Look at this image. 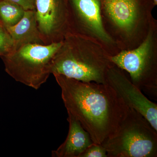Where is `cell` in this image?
Masks as SVG:
<instances>
[{"label":"cell","mask_w":157,"mask_h":157,"mask_svg":"<svg viewBox=\"0 0 157 157\" xmlns=\"http://www.w3.org/2000/svg\"><path fill=\"white\" fill-rule=\"evenodd\" d=\"M153 1L154 2L155 6H156L157 5V0H153Z\"/></svg>","instance_id":"cell-16"},{"label":"cell","mask_w":157,"mask_h":157,"mask_svg":"<svg viewBox=\"0 0 157 157\" xmlns=\"http://www.w3.org/2000/svg\"><path fill=\"white\" fill-rule=\"evenodd\" d=\"M68 1H35L37 25L45 45L61 42L71 32Z\"/></svg>","instance_id":"cell-8"},{"label":"cell","mask_w":157,"mask_h":157,"mask_svg":"<svg viewBox=\"0 0 157 157\" xmlns=\"http://www.w3.org/2000/svg\"><path fill=\"white\" fill-rule=\"evenodd\" d=\"M68 113L101 144L117 130L129 108L108 84L83 82L54 74Z\"/></svg>","instance_id":"cell-1"},{"label":"cell","mask_w":157,"mask_h":157,"mask_svg":"<svg viewBox=\"0 0 157 157\" xmlns=\"http://www.w3.org/2000/svg\"><path fill=\"white\" fill-rule=\"evenodd\" d=\"M14 50L13 39L6 27L0 22V56L7 55Z\"/></svg>","instance_id":"cell-13"},{"label":"cell","mask_w":157,"mask_h":157,"mask_svg":"<svg viewBox=\"0 0 157 157\" xmlns=\"http://www.w3.org/2000/svg\"><path fill=\"white\" fill-rule=\"evenodd\" d=\"M68 113V135L64 142L52 152L53 157H80L94 142L88 133L73 115Z\"/></svg>","instance_id":"cell-10"},{"label":"cell","mask_w":157,"mask_h":157,"mask_svg":"<svg viewBox=\"0 0 157 157\" xmlns=\"http://www.w3.org/2000/svg\"><path fill=\"white\" fill-rule=\"evenodd\" d=\"M62 42L26 44L2 57L6 73L16 81L39 89L52 74V60Z\"/></svg>","instance_id":"cell-5"},{"label":"cell","mask_w":157,"mask_h":157,"mask_svg":"<svg viewBox=\"0 0 157 157\" xmlns=\"http://www.w3.org/2000/svg\"><path fill=\"white\" fill-rule=\"evenodd\" d=\"M6 28L13 39L14 50L26 44L45 45L38 29L35 10L25 11L19 22Z\"/></svg>","instance_id":"cell-11"},{"label":"cell","mask_w":157,"mask_h":157,"mask_svg":"<svg viewBox=\"0 0 157 157\" xmlns=\"http://www.w3.org/2000/svg\"><path fill=\"white\" fill-rule=\"evenodd\" d=\"M108 157H157V132L129 108L116 132L101 144Z\"/></svg>","instance_id":"cell-4"},{"label":"cell","mask_w":157,"mask_h":157,"mask_svg":"<svg viewBox=\"0 0 157 157\" xmlns=\"http://www.w3.org/2000/svg\"><path fill=\"white\" fill-rule=\"evenodd\" d=\"M80 157H108L107 151L101 144L93 143L80 156Z\"/></svg>","instance_id":"cell-14"},{"label":"cell","mask_w":157,"mask_h":157,"mask_svg":"<svg viewBox=\"0 0 157 157\" xmlns=\"http://www.w3.org/2000/svg\"><path fill=\"white\" fill-rule=\"evenodd\" d=\"M112 56L95 39L70 32L54 57L52 74L83 82L107 84Z\"/></svg>","instance_id":"cell-2"},{"label":"cell","mask_w":157,"mask_h":157,"mask_svg":"<svg viewBox=\"0 0 157 157\" xmlns=\"http://www.w3.org/2000/svg\"><path fill=\"white\" fill-rule=\"evenodd\" d=\"M25 10L9 0H0V22L6 27L12 26L19 22Z\"/></svg>","instance_id":"cell-12"},{"label":"cell","mask_w":157,"mask_h":157,"mask_svg":"<svg viewBox=\"0 0 157 157\" xmlns=\"http://www.w3.org/2000/svg\"><path fill=\"white\" fill-rule=\"evenodd\" d=\"M152 5L145 0H101L104 27L121 50L134 49L146 38L155 19Z\"/></svg>","instance_id":"cell-3"},{"label":"cell","mask_w":157,"mask_h":157,"mask_svg":"<svg viewBox=\"0 0 157 157\" xmlns=\"http://www.w3.org/2000/svg\"><path fill=\"white\" fill-rule=\"evenodd\" d=\"M13 2L25 11L27 10H35V1L36 0H9Z\"/></svg>","instance_id":"cell-15"},{"label":"cell","mask_w":157,"mask_h":157,"mask_svg":"<svg viewBox=\"0 0 157 157\" xmlns=\"http://www.w3.org/2000/svg\"><path fill=\"white\" fill-rule=\"evenodd\" d=\"M71 32L95 39L112 56L121 49L104 27L101 0H69Z\"/></svg>","instance_id":"cell-7"},{"label":"cell","mask_w":157,"mask_h":157,"mask_svg":"<svg viewBox=\"0 0 157 157\" xmlns=\"http://www.w3.org/2000/svg\"><path fill=\"white\" fill-rule=\"evenodd\" d=\"M113 64L128 73L132 83L157 100V22L154 20L142 43L131 50L111 56Z\"/></svg>","instance_id":"cell-6"},{"label":"cell","mask_w":157,"mask_h":157,"mask_svg":"<svg viewBox=\"0 0 157 157\" xmlns=\"http://www.w3.org/2000/svg\"><path fill=\"white\" fill-rule=\"evenodd\" d=\"M107 81L127 107L143 116L157 132V104L132 83L126 72L113 64L108 70Z\"/></svg>","instance_id":"cell-9"}]
</instances>
